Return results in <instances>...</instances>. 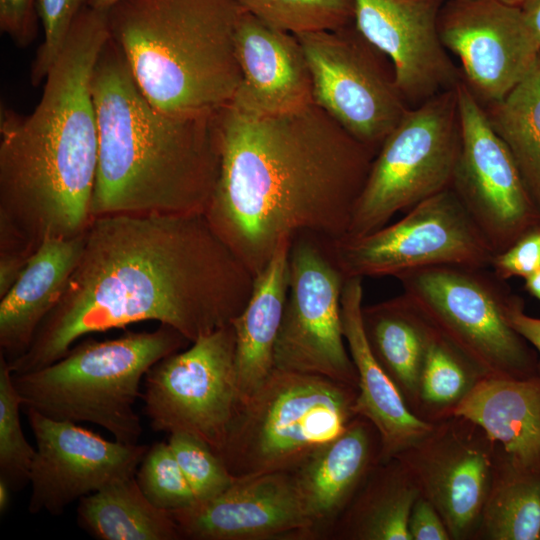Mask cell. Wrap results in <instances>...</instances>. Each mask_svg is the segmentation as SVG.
Returning <instances> with one entry per match:
<instances>
[{
  "label": "cell",
  "mask_w": 540,
  "mask_h": 540,
  "mask_svg": "<svg viewBox=\"0 0 540 540\" xmlns=\"http://www.w3.org/2000/svg\"><path fill=\"white\" fill-rule=\"evenodd\" d=\"M328 247L345 278L397 277L440 265L490 268L495 255L452 188L421 201L392 224L328 241Z\"/></svg>",
  "instance_id": "cell-10"
},
{
  "label": "cell",
  "mask_w": 540,
  "mask_h": 540,
  "mask_svg": "<svg viewBox=\"0 0 540 540\" xmlns=\"http://www.w3.org/2000/svg\"><path fill=\"white\" fill-rule=\"evenodd\" d=\"M220 171L205 215L256 276L283 241L346 236L377 151L314 102L298 110L218 111Z\"/></svg>",
  "instance_id": "cell-2"
},
{
  "label": "cell",
  "mask_w": 540,
  "mask_h": 540,
  "mask_svg": "<svg viewBox=\"0 0 540 540\" xmlns=\"http://www.w3.org/2000/svg\"><path fill=\"white\" fill-rule=\"evenodd\" d=\"M234 0H122L107 11L111 38L149 102L172 115L228 105L241 82Z\"/></svg>",
  "instance_id": "cell-5"
},
{
  "label": "cell",
  "mask_w": 540,
  "mask_h": 540,
  "mask_svg": "<svg viewBox=\"0 0 540 540\" xmlns=\"http://www.w3.org/2000/svg\"><path fill=\"white\" fill-rule=\"evenodd\" d=\"M231 323L154 364L144 377V413L154 431L190 434L218 455L242 404Z\"/></svg>",
  "instance_id": "cell-11"
},
{
  "label": "cell",
  "mask_w": 540,
  "mask_h": 540,
  "mask_svg": "<svg viewBox=\"0 0 540 540\" xmlns=\"http://www.w3.org/2000/svg\"><path fill=\"white\" fill-rule=\"evenodd\" d=\"M135 478L146 498L160 509L172 512L196 503L168 442L149 446Z\"/></svg>",
  "instance_id": "cell-34"
},
{
  "label": "cell",
  "mask_w": 540,
  "mask_h": 540,
  "mask_svg": "<svg viewBox=\"0 0 540 540\" xmlns=\"http://www.w3.org/2000/svg\"><path fill=\"white\" fill-rule=\"evenodd\" d=\"M283 241L254 279L243 310L232 321L236 338V373L242 403L274 370V351L289 284V249Z\"/></svg>",
  "instance_id": "cell-25"
},
{
  "label": "cell",
  "mask_w": 540,
  "mask_h": 540,
  "mask_svg": "<svg viewBox=\"0 0 540 540\" xmlns=\"http://www.w3.org/2000/svg\"><path fill=\"white\" fill-rule=\"evenodd\" d=\"M460 148L456 86L409 107L372 161L345 237L374 232L451 188Z\"/></svg>",
  "instance_id": "cell-9"
},
{
  "label": "cell",
  "mask_w": 540,
  "mask_h": 540,
  "mask_svg": "<svg viewBox=\"0 0 540 540\" xmlns=\"http://www.w3.org/2000/svg\"><path fill=\"white\" fill-rule=\"evenodd\" d=\"M11 487L8 482L0 477V512H6L8 506L10 505V492Z\"/></svg>",
  "instance_id": "cell-44"
},
{
  "label": "cell",
  "mask_w": 540,
  "mask_h": 540,
  "mask_svg": "<svg viewBox=\"0 0 540 540\" xmlns=\"http://www.w3.org/2000/svg\"><path fill=\"white\" fill-rule=\"evenodd\" d=\"M110 38L107 11L85 7L23 116L0 113V251L32 255L49 238L85 232L98 164L91 92L97 58Z\"/></svg>",
  "instance_id": "cell-3"
},
{
  "label": "cell",
  "mask_w": 540,
  "mask_h": 540,
  "mask_svg": "<svg viewBox=\"0 0 540 540\" xmlns=\"http://www.w3.org/2000/svg\"><path fill=\"white\" fill-rule=\"evenodd\" d=\"M191 342L160 324L151 332H127L74 345L59 360L12 374L24 408L63 421L103 427L115 440L137 444L142 425L135 404L149 369Z\"/></svg>",
  "instance_id": "cell-6"
},
{
  "label": "cell",
  "mask_w": 540,
  "mask_h": 540,
  "mask_svg": "<svg viewBox=\"0 0 540 540\" xmlns=\"http://www.w3.org/2000/svg\"><path fill=\"white\" fill-rule=\"evenodd\" d=\"M379 462L378 432L366 418L356 416L342 433L290 472L313 540L329 539L337 521Z\"/></svg>",
  "instance_id": "cell-21"
},
{
  "label": "cell",
  "mask_w": 540,
  "mask_h": 540,
  "mask_svg": "<svg viewBox=\"0 0 540 540\" xmlns=\"http://www.w3.org/2000/svg\"><path fill=\"white\" fill-rule=\"evenodd\" d=\"M480 378L476 368L431 326L419 402L436 409L453 410Z\"/></svg>",
  "instance_id": "cell-31"
},
{
  "label": "cell",
  "mask_w": 540,
  "mask_h": 540,
  "mask_svg": "<svg viewBox=\"0 0 540 540\" xmlns=\"http://www.w3.org/2000/svg\"><path fill=\"white\" fill-rule=\"evenodd\" d=\"M460 1H464V0H460Z\"/></svg>",
  "instance_id": "cell-47"
},
{
  "label": "cell",
  "mask_w": 540,
  "mask_h": 540,
  "mask_svg": "<svg viewBox=\"0 0 540 540\" xmlns=\"http://www.w3.org/2000/svg\"><path fill=\"white\" fill-rule=\"evenodd\" d=\"M30 256L19 251H0V298L20 277Z\"/></svg>",
  "instance_id": "cell-41"
},
{
  "label": "cell",
  "mask_w": 540,
  "mask_h": 540,
  "mask_svg": "<svg viewBox=\"0 0 540 540\" xmlns=\"http://www.w3.org/2000/svg\"><path fill=\"white\" fill-rule=\"evenodd\" d=\"M499 1L510 6L521 7L526 0H499Z\"/></svg>",
  "instance_id": "cell-46"
},
{
  "label": "cell",
  "mask_w": 540,
  "mask_h": 540,
  "mask_svg": "<svg viewBox=\"0 0 540 540\" xmlns=\"http://www.w3.org/2000/svg\"><path fill=\"white\" fill-rule=\"evenodd\" d=\"M289 284L275 351V368L322 376L357 389L358 376L343 334L345 276L328 241L296 235L289 249Z\"/></svg>",
  "instance_id": "cell-12"
},
{
  "label": "cell",
  "mask_w": 540,
  "mask_h": 540,
  "mask_svg": "<svg viewBox=\"0 0 540 540\" xmlns=\"http://www.w3.org/2000/svg\"><path fill=\"white\" fill-rule=\"evenodd\" d=\"M452 416L477 426L516 467L540 471V373L482 377L454 407Z\"/></svg>",
  "instance_id": "cell-23"
},
{
  "label": "cell",
  "mask_w": 540,
  "mask_h": 540,
  "mask_svg": "<svg viewBox=\"0 0 540 540\" xmlns=\"http://www.w3.org/2000/svg\"><path fill=\"white\" fill-rule=\"evenodd\" d=\"M172 515L181 539L313 540L290 472L236 479L220 494Z\"/></svg>",
  "instance_id": "cell-19"
},
{
  "label": "cell",
  "mask_w": 540,
  "mask_h": 540,
  "mask_svg": "<svg viewBox=\"0 0 540 540\" xmlns=\"http://www.w3.org/2000/svg\"><path fill=\"white\" fill-rule=\"evenodd\" d=\"M91 92L98 128L92 218L205 214L220 171L218 112L172 115L154 107L111 36Z\"/></svg>",
  "instance_id": "cell-4"
},
{
  "label": "cell",
  "mask_w": 540,
  "mask_h": 540,
  "mask_svg": "<svg viewBox=\"0 0 540 540\" xmlns=\"http://www.w3.org/2000/svg\"><path fill=\"white\" fill-rule=\"evenodd\" d=\"M490 269L500 279H523L540 270V224L531 228L504 251L495 254Z\"/></svg>",
  "instance_id": "cell-37"
},
{
  "label": "cell",
  "mask_w": 540,
  "mask_h": 540,
  "mask_svg": "<svg viewBox=\"0 0 540 540\" xmlns=\"http://www.w3.org/2000/svg\"><path fill=\"white\" fill-rule=\"evenodd\" d=\"M420 491L397 459L377 463L336 525L331 540H411L408 521Z\"/></svg>",
  "instance_id": "cell-26"
},
{
  "label": "cell",
  "mask_w": 540,
  "mask_h": 540,
  "mask_svg": "<svg viewBox=\"0 0 540 540\" xmlns=\"http://www.w3.org/2000/svg\"><path fill=\"white\" fill-rule=\"evenodd\" d=\"M36 453L29 482L32 514L59 515L76 500L110 483L135 476L149 446L107 440L75 422L24 408Z\"/></svg>",
  "instance_id": "cell-16"
},
{
  "label": "cell",
  "mask_w": 540,
  "mask_h": 540,
  "mask_svg": "<svg viewBox=\"0 0 540 540\" xmlns=\"http://www.w3.org/2000/svg\"><path fill=\"white\" fill-rule=\"evenodd\" d=\"M77 523L99 540H179L171 511L153 505L135 476L116 480L79 500Z\"/></svg>",
  "instance_id": "cell-28"
},
{
  "label": "cell",
  "mask_w": 540,
  "mask_h": 540,
  "mask_svg": "<svg viewBox=\"0 0 540 540\" xmlns=\"http://www.w3.org/2000/svg\"><path fill=\"white\" fill-rule=\"evenodd\" d=\"M120 1L122 0H90L89 6L98 10L108 11Z\"/></svg>",
  "instance_id": "cell-45"
},
{
  "label": "cell",
  "mask_w": 540,
  "mask_h": 540,
  "mask_svg": "<svg viewBox=\"0 0 540 540\" xmlns=\"http://www.w3.org/2000/svg\"><path fill=\"white\" fill-rule=\"evenodd\" d=\"M254 279L204 213L93 217L63 295L8 363L14 374L36 370L83 336L143 321L193 342L239 315Z\"/></svg>",
  "instance_id": "cell-1"
},
{
  "label": "cell",
  "mask_w": 540,
  "mask_h": 540,
  "mask_svg": "<svg viewBox=\"0 0 540 540\" xmlns=\"http://www.w3.org/2000/svg\"><path fill=\"white\" fill-rule=\"evenodd\" d=\"M433 427L394 457L406 468L420 495L442 517L450 537L464 539L479 527L496 463L486 436L467 433L460 418ZM393 459V458H392Z\"/></svg>",
  "instance_id": "cell-18"
},
{
  "label": "cell",
  "mask_w": 540,
  "mask_h": 540,
  "mask_svg": "<svg viewBox=\"0 0 540 540\" xmlns=\"http://www.w3.org/2000/svg\"><path fill=\"white\" fill-rule=\"evenodd\" d=\"M196 502L210 499L227 489L236 479L221 458L202 440L186 433H171L168 439Z\"/></svg>",
  "instance_id": "cell-35"
},
{
  "label": "cell",
  "mask_w": 540,
  "mask_h": 540,
  "mask_svg": "<svg viewBox=\"0 0 540 540\" xmlns=\"http://www.w3.org/2000/svg\"><path fill=\"white\" fill-rule=\"evenodd\" d=\"M396 278L401 294L482 377L538 373L535 349L507 319L517 294L490 268L440 265Z\"/></svg>",
  "instance_id": "cell-8"
},
{
  "label": "cell",
  "mask_w": 540,
  "mask_h": 540,
  "mask_svg": "<svg viewBox=\"0 0 540 540\" xmlns=\"http://www.w3.org/2000/svg\"><path fill=\"white\" fill-rule=\"evenodd\" d=\"M520 9L526 25L540 49V0H526Z\"/></svg>",
  "instance_id": "cell-42"
},
{
  "label": "cell",
  "mask_w": 540,
  "mask_h": 540,
  "mask_svg": "<svg viewBox=\"0 0 540 540\" xmlns=\"http://www.w3.org/2000/svg\"><path fill=\"white\" fill-rule=\"evenodd\" d=\"M456 90L461 148L451 188L498 254L540 224V216L484 107L462 79Z\"/></svg>",
  "instance_id": "cell-14"
},
{
  "label": "cell",
  "mask_w": 540,
  "mask_h": 540,
  "mask_svg": "<svg viewBox=\"0 0 540 540\" xmlns=\"http://www.w3.org/2000/svg\"><path fill=\"white\" fill-rule=\"evenodd\" d=\"M510 325L540 354V318L524 312V300L516 295L507 310Z\"/></svg>",
  "instance_id": "cell-40"
},
{
  "label": "cell",
  "mask_w": 540,
  "mask_h": 540,
  "mask_svg": "<svg viewBox=\"0 0 540 540\" xmlns=\"http://www.w3.org/2000/svg\"><path fill=\"white\" fill-rule=\"evenodd\" d=\"M363 278L345 279L341 319L346 345L357 376L354 412L370 421L380 438V462L394 458L433 429L417 416L375 358L363 326Z\"/></svg>",
  "instance_id": "cell-22"
},
{
  "label": "cell",
  "mask_w": 540,
  "mask_h": 540,
  "mask_svg": "<svg viewBox=\"0 0 540 540\" xmlns=\"http://www.w3.org/2000/svg\"><path fill=\"white\" fill-rule=\"evenodd\" d=\"M411 540H448V529L435 506L419 495L413 504L408 521Z\"/></svg>",
  "instance_id": "cell-39"
},
{
  "label": "cell",
  "mask_w": 540,
  "mask_h": 540,
  "mask_svg": "<svg viewBox=\"0 0 540 540\" xmlns=\"http://www.w3.org/2000/svg\"><path fill=\"white\" fill-rule=\"evenodd\" d=\"M12 374L8 361L0 355V477L12 490H19L29 482L36 448L23 433L19 415L23 401Z\"/></svg>",
  "instance_id": "cell-33"
},
{
  "label": "cell",
  "mask_w": 540,
  "mask_h": 540,
  "mask_svg": "<svg viewBox=\"0 0 540 540\" xmlns=\"http://www.w3.org/2000/svg\"><path fill=\"white\" fill-rule=\"evenodd\" d=\"M241 82L229 103L258 115L313 103L310 69L297 36L243 11L235 36Z\"/></svg>",
  "instance_id": "cell-20"
},
{
  "label": "cell",
  "mask_w": 540,
  "mask_h": 540,
  "mask_svg": "<svg viewBox=\"0 0 540 540\" xmlns=\"http://www.w3.org/2000/svg\"><path fill=\"white\" fill-rule=\"evenodd\" d=\"M356 395L322 376L274 368L241 404L218 456L235 479L291 472L357 416Z\"/></svg>",
  "instance_id": "cell-7"
},
{
  "label": "cell",
  "mask_w": 540,
  "mask_h": 540,
  "mask_svg": "<svg viewBox=\"0 0 540 540\" xmlns=\"http://www.w3.org/2000/svg\"><path fill=\"white\" fill-rule=\"evenodd\" d=\"M37 0H0V29L18 46L30 45L37 35Z\"/></svg>",
  "instance_id": "cell-38"
},
{
  "label": "cell",
  "mask_w": 540,
  "mask_h": 540,
  "mask_svg": "<svg viewBox=\"0 0 540 540\" xmlns=\"http://www.w3.org/2000/svg\"><path fill=\"white\" fill-rule=\"evenodd\" d=\"M444 0H353L357 32L391 63L409 107L461 80L444 47L438 19Z\"/></svg>",
  "instance_id": "cell-17"
},
{
  "label": "cell",
  "mask_w": 540,
  "mask_h": 540,
  "mask_svg": "<svg viewBox=\"0 0 540 540\" xmlns=\"http://www.w3.org/2000/svg\"><path fill=\"white\" fill-rule=\"evenodd\" d=\"M90 0H37L44 38L30 73L33 86L41 84L61 54L72 26Z\"/></svg>",
  "instance_id": "cell-36"
},
{
  "label": "cell",
  "mask_w": 540,
  "mask_h": 540,
  "mask_svg": "<svg viewBox=\"0 0 540 540\" xmlns=\"http://www.w3.org/2000/svg\"><path fill=\"white\" fill-rule=\"evenodd\" d=\"M84 245L85 232L44 240L14 285L0 298V355L8 362L27 351L42 321L57 305Z\"/></svg>",
  "instance_id": "cell-24"
},
{
  "label": "cell",
  "mask_w": 540,
  "mask_h": 540,
  "mask_svg": "<svg viewBox=\"0 0 540 540\" xmlns=\"http://www.w3.org/2000/svg\"><path fill=\"white\" fill-rule=\"evenodd\" d=\"M362 320L375 358L411 408L419 402L430 324L402 294L363 305Z\"/></svg>",
  "instance_id": "cell-27"
},
{
  "label": "cell",
  "mask_w": 540,
  "mask_h": 540,
  "mask_svg": "<svg viewBox=\"0 0 540 540\" xmlns=\"http://www.w3.org/2000/svg\"><path fill=\"white\" fill-rule=\"evenodd\" d=\"M478 528L487 539H540V471L518 468L504 455L496 463Z\"/></svg>",
  "instance_id": "cell-30"
},
{
  "label": "cell",
  "mask_w": 540,
  "mask_h": 540,
  "mask_svg": "<svg viewBox=\"0 0 540 540\" xmlns=\"http://www.w3.org/2000/svg\"><path fill=\"white\" fill-rule=\"evenodd\" d=\"M524 289L540 300V270L524 279Z\"/></svg>",
  "instance_id": "cell-43"
},
{
  "label": "cell",
  "mask_w": 540,
  "mask_h": 540,
  "mask_svg": "<svg viewBox=\"0 0 540 540\" xmlns=\"http://www.w3.org/2000/svg\"><path fill=\"white\" fill-rule=\"evenodd\" d=\"M347 27L296 36L310 69L314 103L378 151L409 106L381 60L384 55Z\"/></svg>",
  "instance_id": "cell-13"
},
{
  "label": "cell",
  "mask_w": 540,
  "mask_h": 540,
  "mask_svg": "<svg viewBox=\"0 0 540 540\" xmlns=\"http://www.w3.org/2000/svg\"><path fill=\"white\" fill-rule=\"evenodd\" d=\"M244 11L295 35L338 30L354 17L353 0H234Z\"/></svg>",
  "instance_id": "cell-32"
},
{
  "label": "cell",
  "mask_w": 540,
  "mask_h": 540,
  "mask_svg": "<svg viewBox=\"0 0 540 540\" xmlns=\"http://www.w3.org/2000/svg\"><path fill=\"white\" fill-rule=\"evenodd\" d=\"M438 29L460 63L461 79L482 106L503 99L540 55L520 7L499 0H447Z\"/></svg>",
  "instance_id": "cell-15"
},
{
  "label": "cell",
  "mask_w": 540,
  "mask_h": 540,
  "mask_svg": "<svg viewBox=\"0 0 540 540\" xmlns=\"http://www.w3.org/2000/svg\"><path fill=\"white\" fill-rule=\"evenodd\" d=\"M483 107L540 216V55L528 75L503 99Z\"/></svg>",
  "instance_id": "cell-29"
}]
</instances>
